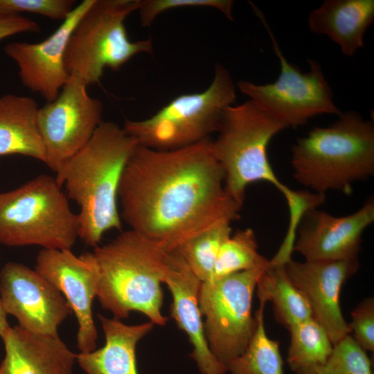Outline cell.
Returning <instances> with one entry per match:
<instances>
[{
  "instance_id": "23",
  "label": "cell",
  "mask_w": 374,
  "mask_h": 374,
  "mask_svg": "<svg viewBox=\"0 0 374 374\" xmlns=\"http://www.w3.org/2000/svg\"><path fill=\"white\" fill-rule=\"evenodd\" d=\"M255 313V332L242 354L227 365L230 374H285L279 342L270 339L264 324L265 303Z\"/></svg>"
},
{
  "instance_id": "3",
  "label": "cell",
  "mask_w": 374,
  "mask_h": 374,
  "mask_svg": "<svg viewBox=\"0 0 374 374\" xmlns=\"http://www.w3.org/2000/svg\"><path fill=\"white\" fill-rule=\"evenodd\" d=\"M287 127L249 100L226 109L212 148L224 172L225 190L231 198L242 206L249 184L268 182L284 195L290 221L295 222L321 205L323 198L309 190H291L274 172L267 156L268 145Z\"/></svg>"
},
{
  "instance_id": "12",
  "label": "cell",
  "mask_w": 374,
  "mask_h": 374,
  "mask_svg": "<svg viewBox=\"0 0 374 374\" xmlns=\"http://www.w3.org/2000/svg\"><path fill=\"white\" fill-rule=\"evenodd\" d=\"M0 301L3 311L22 329L37 335H58L71 309L62 294L35 270L15 262L0 271Z\"/></svg>"
},
{
  "instance_id": "26",
  "label": "cell",
  "mask_w": 374,
  "mask_h": 374,
  "mask_svg": "<svg viewBox=\"0 0 374 374\" xmlns=\"http://www.w3.org/2000/svg\"><path fill=\"white\" fill-rule=\"evenodd\" d=\"M257 239L250 229L238 230L223 243L215 264L213 279L268 267L269 260L259 253Z\"/></svg>"
},
{
  "instance_id": "25",
  "label": "cell",
  "mask_w": 374,
  "mask_h": 374,
  "mask_svg": "<svg viewBox=\"0 0 374 374\" xmlns=\"http://www.w3.org/2000/svg\"><path fill=\"white\" fill-rule=\"evenodd\" d=\"M231 223H217L186 240L177 249L202 283L213 279L220 249L232 234Z\"/></svg>"
},
{
  "instance_id": "10",
  "label": "cell",
  "mask_w": 374,
  "mask_h": 374,
  "mask_svg": "<svg viewBox=\"0 0 374 374\" xmlns=\"http://www.w3.org/2000/svg\"><path fill=\"white\" fill-rule=\"evenodd\" d=\"M268 267L201 283L198 300L205 337L213 355L226 367L243 353L255 332L252 300L258 280Z\"/></svg>"
},
{
  "instance_id": "33",
  "label": "cell",
  "mask_w": 374,
  "mask_h": 374,
  "mask_svg": "<svg viewBox=\"0 0 374 374\" xmlns=\"http://www.w3.org/2000/svg\"><path fill=\"white\" fill-rule=\"evenodd\" d=\"M1 374V373H0Z\"/></svg>"
},
{
  "instance_id": "7",
  "label": "cell",
  "mask_w": 374,
  "mask_h": 374,
  "mask_svg": "<svg viewBox=\"0 0 374 374\" xmlns=\"http://www.w3.org/2000/svg\"><path fill=\"white\" fill-rule=\"evenodd\" d=\"M235 91L229 71L217 64L205 90L177 96L148 118L125 120L123 129L139 145L153 150L189 146L218 131L226 109L235 100Z\"/></svg>"
},
{
  "instance_id": "24",
  "label": "cell",
  "mask_w": 374,
  "mask_h": 374,
  "mask_svg": "<svg viewBox=\"0 0 374 374\" xmlns=\"http://www.w3.org/2000/svg\"><path fill=\"white\" fill-rule=\"evenodd\" d=\"M288 330L290 343L287 362L292 372L321 365L328 360L334 345L326 330L314 317Z\"/></svg>"
},
{
  "instance_id": "4",
  "label": "cell",
  "mask_w": 374,
  "mask_h": 374,
  "mask_svg": "<svg viewBox=\"0 0 374 374\" xmlns=\"http://www.w3.org/2000/svg\"><path fill=\"white\" fill-rule=\"evenodd\" d=\"M91 253L98 275L96 297L114 318L125 319L136 311L154 325L167 323L161 312V283L168 251L129 230Z\"/></svg>"
},
{
  "instance_id": "19",
  "label": "cell",
  "mask_w": 374,
  "mask_h": 374,
  "mask_svg": "<svg viewBox=\"0 0 374 374\" xmlns=\"http://www.w3.org/2000/svg\"><path fill=\"white\" fill-rule=\"evenodd\" d=\"M105 343L99 349L76 354V362L86 374H138L136 348L153 328L145 322L127 325L120 319L98 314Z\"/></svg>"
},
{
  "instance_id": "15",
  "label": "cell",
  "mask_w": 374,
  "mask_h": 374,
  "mask_svg": "<svg viewBox=\"0 0 374 374\" xmlns=\"http://www.w3.org/2000/svg\"><path fill=\"white\" fill-rule=\"evenodd\" d=\"M286 272L308 301L313 317L324 328L333 345L350 333L340 306L344 284L359 267L358 259L342 260H288Z\"/></svg>"
},
{
  "instance_id": "2",
  "label": "cell",
  "mask_w": 374,
  "mask_h": 374,
  "mask_svg": "<svg viewBox=\"0 0 374 374\" xmlns=\"http://www.w3.org/2000/svg\"><path fill=\"white\" fill-rule=\"evenodd\" d=\"M139 145L113 122H102L89 142L56 172L57 184L80 211L79 238L96 247L103 235L121 229L118 193L125 168Z\"/></svg>"
},
{
  "instance_id": "14",
  "label": "cell",
  "mask_w": 374,
  "mask_h": 374,
  "mask_svg": "<svg viewBox=\"0 0 374 374\" xmlns=\"http://www.w3.org/2000/svg\"><path fill=\"white\" fill-rule=\"evenodd\" d=\"M94 0H84L75 6L62 24L44 40L36 43L13 42L4 53L17 64L19 77L29 90L46 103L53 101L70 78L64 55L70 35L79 19Z\"/></svg>"
},
{
  "instance_id": "17",
  "label": "cell",
  "mask_w": 374,
  "mask_h": 374,
  "mask_svg": "<svg viewBox=\"0 0 374 374\" xmlns=\"http://www.w3.org/2000/svg\"><path fill=\"white\" fill-rule=\"evenodd\" d=\"M163 283L172 299L170 317L187 335L192 346L190 356L201 374H226L227 368L213 355L205 337L198 300L202 282L177 249L167 254Z\"/></svg>"
},
{
  "instance_id": "9",
  "label": "cell",
  "mask_w": 374,
  "mask_h": 374,
  "mask_svg": "<svg viewBox=\"0 0 374 374\" xmlns=\"http://www.w3.org/2000/svg\"><path fill=\"white\" fill-rule=\"evenodd\" d=\"M255 13L269 35L274 51L278 57L280 72L278 79L265 84L240 80L238 87L249 96L258 108L284 123L296 128L309 119L322 114L339 116L341 112L335 105L332 89L326 80L321 64L309 59L310 71L302 73L290 63L267 24L263 13L250 3Z\"/></svg>"
},
{
  "instance_id": "32",
  "label": "cell",
  "mask_w": 374,
  "mask_h": 374,
  "mask_svg": "<svg viewBox=\"0 0 374 374\" xmlns=\"http://www.w3.org/2000/svg\"><path fill=\"white\" fill-rule=\"evenodd\" d=\"M7 314L3 310L1 301H0V337H1L10 328V325L7 321Z\"/></svg>"
},
{
  "instance_id": "16",
  "label": "cell",
  "mask_w": 374,
  "mask_h": 374,
  "mask_svg": "<svg viewBox=\"0 0 374 374\" xmlns=\"http://www.w3.org/2000/svg\"><path fill=\"white\" fill-rule=\"evenodd\" d=\"M373 221V198L344 217H335L317 208L311 209L298 225L294 251L310 261L358 259L362 234Z\"/></svg>"
},
{
  "instance_id": "8",
  "label": "cell",
  "mask_w": 374,
  "mask_h": 374,
  "mask_svg": "<svg viewBox=\"0 0 374 374\" xmlns=\"http://www.w3.org/2000/svg\"><path fill=\"white\" fill-rule=\"evenodd\" d=\"M140 0H94L73 28L64 64L70 75L87 86L100 81L105 68L119 70L139 53H153L151 38L131 41L126 18L139 8Z\"/></svg>"
},
{
  "instance_id": "11",
  "label": "cell",
  "mask_w": 374,
  "mask_h": 374,
  "mask_svg": "<svg viewBox=\"0 0 374 374\" xmlns=\"http://www.w3.org/2000/svg\"><path fill=\"white\" fill-rule=\"evenodd\" d=\"M87 87L70 75L56 98L38 109L45 164L55 173L89 142L103 122V103L91 97Z\"/></svg>"
},
{
  "instance_id": "28",
  "label": "cell",
  "mask_w": 374,
  "mask_h": 374,
  "mask_svg": "<svg viewBox=\"0 0 374 374\" xmlns=\"http://www.w3.org/2000/svg\"><path fill=\"white\" fill-rule=\"evenodd\" d=\"M233 6L231 0H140L138 10L141 26L147 27L162 12L182 7L213 8L233 21Z\"/></svg>"
},
{
  "instance_id": "1",
  "label": "cell",
  "mask_w": 374,
  "mask_h": 374,
  "mask_svg": "<svg viewBox=\"0 0 374 374\" xmlns=\"http://www.w3.org/2000/svg\"><path fill=\"white\" fill-rule=\"evenodd\" d=\"M118 199L130 230L167 251L217 223L237 220L242 208L225 190L209 138L172 150L139 145L122 175Z\"/></svg>"
},
{
  "instance_id": "29",
  "label": "cell",
  "mask_w": 374,
  "mask_h": 374,
  "mask_svg": "<svg viewBox=\"0 0 374 374\" xmlns=\"http://www.w3.org/2000/svg\"><path fill=\"white\" fill-rule=\"evenodd\" d=\"M73 0H0V16L27 12L64 21L75 8Z\"/></svg>"
},
{
  "instance_id": "21",
  "label": "cell",
  "mask_w": 374,
  "mask_h": 374,
  "mask_svg": "<svg viewBox=\"0 0 374 374\" xmlns=\"http://www.w3.org/2000/svg\"><path fill=\"white\" fill-rule=\"evenodd\" d=\"M39 108L28 96H0V156L21 154L45 163L46 152L37 123Z\"/></svg>"
},
{
  "instance_id": "5",
  "label": "cell",
  "mask_w": 374,
  "mask_h": 374,
  "mask_svg": "<svg viewBox=\"0 0 374 374\" xmlns=\"http://www.w3.org/2000/svg\"><path fill=\"white\" fill-rule=\"evenodd\" d=\"M326 127H314L292 148L294 177L312 192L339 190L374 174V127L356 112L341 113Z\"/></svg>"
},
{
  "instance_id": "30",
  "label": "cell",
  "mask_w": 374,
  "mask_h": 374,
  "mask_svg": "<svg viewBox=\"0 0 374 374\" xmlns=\"http://www.w3.org/2000/svg\"><path fill=\"white\" fill-rule=\"evenodd\" d=\"M352 337L365 351H374V299H363L351 312Z\"/></svg>"
},
{
  "instance_id": "6",
  "label": "cell",
  "mask_w": 374,
  "mask_h": 374,
  "mask_svg": "<svg viewBox=\"0 0 374 374\" xmlns=\"http://www.w3.org/2000/svg\"><path fill=\"white\" fill-rule=\"evenodd\" d=\"M79 232L78 215L55 178L40 175L0 193V244L71 249Z\"/></svg>"
},
{
  "instance_id": "27",
  "label": "cell",
  "mask_w": 374,
  "mask_h": 374,
  "mask_svg": "<svg viewBox=\"0 0 374 374\" xmlns=\"http://www.w3.org/2000/svg\"><path fill=\"white\" fill-rule=\"evenodd\" d=\"M295 374H373L366 351L348 335L334 345L328 360L321 365L300 369Z\"/></svg>"
},
{
  "instance_id": "18",
  "label": "cell",
  "mask_w": 374,
  "mask_h": 374,
  "mask_svg": "<svg viewBox=\"0 0 374 374\" xmlns=\"http://www.w3.org/2000/svg\"><path fill=\"white\" fill-rule=\"evenodd\" d=\"M1 338L5 348L1 374H74L76 354L59 335L34 334L15 326Z\"/></svg>"
},
{
  "instance_id": "13",
  "label": "cell",
  "mask_w": 374,
  "mask_h": 374,
  "mask_svg": "<svg viewBox=\"0 0 374 374\" xmlns=\"http://www.w3.org/2000/svg\"><path fill=\"white\" fill-rule=\"evenodd\" d=\"M35 270L62 294L74 312L80 353L95 350L98 332L92 305L98 275L92 253L76 256L71 249H42L36 257Z\"/></svg>"
},
{
  "instance_id": "31",
  "label": "cell",
  "mask_w": 374,
  "mask_h": 374,
  "mask_svg": "<svg viewBox=\"0 0 374 374\" xmlns=\"http://www.w3.org/2000/svg\"><path fill=\"white\" fill-rule=\"evenodd\" d=\"M40 26L35 21L19 15L0 16V40L22 33H39Z\"/></svg>"
},
{
  "instance_id": "22",
  "label": "cell",
  "mask_w": 374,
  "mask_h": 374,
  "mask_svg": "<svg viewBox=\"0 0 374 374\" xmlns=\"http://www.w3.org/2000/svg\"><path fill=\"white\" fill-rule=\"evenodd\" d=\"M256 290L259 302H271L276 321L287 329L313 317L308 301L289 278L284 265L270 264Z\"/></svg>"
},
{
  "instance_id": "20",
  "label": "cell",
  "mask_w": 374,
  "mask_h": 374,
  "mask_svg": "<svg viewBox=\"0 0 374 374\" xmlns=\"http://www.w3.org/2000/svg\"><path fill=\"white\" fill-rule=\"evenodd\" d=\"M373 20V0H326L310 12L308 21L312 32L327 35L344 55L352 56L364 46Z\"/></svg>"
}]
</instances>
